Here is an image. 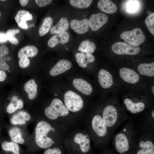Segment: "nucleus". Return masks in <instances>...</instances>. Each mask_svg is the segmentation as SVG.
I'll use <instances>...</instances> for the list:
<instances>
[{
	"mask_svg": "<svg viewBox=\"0 0 154 154\" xmlns=\"http://www.w3.org/2000/svg\"><path fill=\"white\" fill-rule=\"evenodd\" d=\"M51 126L44 121H39L35 130V141L37 145L41 148L46 149L50 147L54 142L47 135L50 130Z\"/></svg>",
	"mask_w": 154,
	"mask_h": 154,
	"instance_id": "f257e3e1",
	"label": "nucleus"
},
{
	"mask_svg": "<svg viewBox=\"0 0 154 154\" xmlns=\"http://www.w3.org/2000/svg\"><path fill=\"white\" fill-rule=\"evenodd\" d=\"M44 112L47 117L54 120L59 116L67 115L69 111L60 100L55 99L52 101L50 105L45 109Z\"/></svg>",
	"mask_w": 154,
	"mask_h": 154,
	"instance_id": "f03ea898",
	"label": "nucleus"
},
{
	"mask_svg": "<svg viewBox=\"0 0 154 154\" xmlns=\"http://www.w3.org/2000/svg\"><path fill=\"white\" fill-rule=\"evenodd\" d=\"M64 99L66 108L70 111H78L83 107V101L81 97L72 91L69 90L65 93Z\"/></svg>",
	"mask_w": 154,
	"mask_h": 154,
	"instance_id": "7ed1b4c3",
	"label": "nucleus"
},
{
	"mask_svg": "<svg viewBox=\"0 0 154 154\" xmlns=\"http://www.w3.org/2000/svg\"><path fill=\"white\" fill-rule=\"evenodd\" d=\"M120 37L126 42L138 46L143 43L145 40L144 34L139 28H136L131 31H124L121 34Z\"/></svg>",
	"mask_w": 154,
	"mask_h": 154,
	"instance_id": "20e7f679",
	"label": "nucleus"
},
{
	"mask_svg": "<svg viewBox=\"0 0 154 154\" xmlns=\"http://www.w3.org/2000/svg\"><path fill=\"white\" fill-rule=\"evenodd\" d=\"M112 49L114 53L119 55H134L138 54L140 50L139 46L121 42L114 44L112 46Z\"/></svg>",
	"mask_w": 154,
	"mask_h": 154,
	"instance_id": "39448f33",
	"label": "nucleus"
},
{
	"mask_svg": "<svg viewBox=\"0 0 154 154\" xmlns=\"http://www.w3.org/2000/svg\"><path fill=\"white\" fill-rule=\"evenodd\" d=\"M118 114L116 108L112 105L107 106L102 113V119L105 125L108 127L114 126L116 123Z\"/></svg>",
	"mask_w": 154,
	"mask_h": 154,
	"instance_id": "423d86ee",
	"label": "nucleus"
},
{
	"mask_svg": "<svg viewBox=\"0 0 154 154\" xmlns=\"http://www.w3.org/2000/svg\"><path fill=\"white\" fill-rule=\"evenodd\" d=\"M107 15L102 13H98L92 15L89 20V26L94 31L100 29L108 21Z\"/></svg>",
	"mask_w": 154,
	"mask_h": 154,
	"instance_id": "0eeeda50",
	"label": "nucleus"
},
{
	"mask_svg": "<svg viewBox=\"0 0 154 154\" xmlns=\"http://www.w3.org/2000/svg\"><path fill=\"white\" fill-rule=\"evenodd\" d=\"M92 125L94 131L98 136L104 137L107 133V127L105 125L102 117L100 115H96L93 117Z\"/></svg>",
	"mask_w": 154,
	"mask_h": 154,
	"instance_id": "6e6552de",
	"label": "nucleus"
},
{
	"mask_svg": "<svg viewBox=\"0 0 154 154\" xmlns=\"http://www.w3.org/2000/svg\"><path fill=\"white\" fill-rule=\"evenodd\" d=\"M121 77L125 82L135 84L139 80V75L133 70L126 68H122L119 71Z\"/></svg>",
	"mask_w": 154,
	"mask_h": 154,
	"instance_id": "1a4fd4ad",
	"label": "nucleus"
},
{
	"mask_svg": "<svg viewBox=\"0 0 154 154\" xmlns=\"http://www.w3.org/2000/svg\"><path fill=\"white\" fill-rule=\"evenodd\" d=\"M71 28L76 33L82 34L88 31L89 29V20L85 19L80 21L73 19L70 23Z\"/></svg>",
	"mask_w": 154,
	"mask_h": 154,
	"instance_id": "9d476101",
	"label": "nucleus"
},
{
	"mask_svg": "<svg viewBox=\"0 0 154 154\" xmlns=\"http://www.w3.org/2000/svg\"><path fill=\"white\" fill-rule=\"evenodd\" d=\"M33 16L28 11L22 10L19 11L15 17V20L18 26L23 29H27L28 27L26 21L32 20Z\"/></svg>",
	"mask_w": 154,
	"mask_h": 154,
	"instance_id": "9b49d317",
	"label": "nucleus"
},
{
	"mask_svg": "<svg viewBox=\"0 0 154 154\" xmlns=\"http://www.w3.org/2000/svg\"><path fill=\"white\" fill-rule=\"evenodd\" d=\"M72 66V64L69 61L65 59L61 60L51 69L50 74L52 76L58 75L70 69Z\"/></svg>",
	"mask_w": 154,
	"mask_h": 154,
	"instance_id": "f8f14e48",
	"label": "nucleus"
},
{
	"mask_svg": "<svg viewBox=\"0 0 154 154\" xmlns=\"http://www.w3.org/2000/svg\"><path fill=\"white\" fill-rule=\"evenodd\" d=\"M98 78L100 85L104 88H110L113 84L112 75L105 70L102 69L100 70L98 74Z\"/></svg>",
	"mask_w": 154,
	"mask_h": 154,
	"instance_id": "ddd939ff",
	"label": "nucleus"
},
{
	"mask_svg": "<svg viewBox=\"0 0 154 154\" xmlns=\"http://www.w3.org/2000/svg\"><path fill=\"white\" fill-rule=\"evenodd\" d=\"M70 35L68 32L65 31L58 34L52 36L48 42V46L52 48L59 44H64L68 42L70 39Z\"/></svg>",
	"mask_w": 154,
	"mask_h": 154,
	"instance_id": "4468645a",
	"label": "nucleus"
},
{
	"mask_svg": "<svg viewBox=\"0 0 154 154\" xmlns=\"http://www.w3.org/2000/svg\"><path fill=\"white\" fill-rule=\"evenodd\" d=\"M115 144L117 150L119 153H123L129 149L128 140L126 135L123 133H119L116 135Z\"/></svg>",
	"mask_w": 154,
	"mask_h": 154,
	"instance_id": "2eb2a0df",
	"label": "nucleus"
},
{
	"mask_svg": "<svg viewBox=\"0 0 154 154\" xmlns=\"http://www.w3.org/2000/svg\"><path fill=\"white\" fill-rule=\"evenodd\" d=\"M72 83L76 89L84 94L89 95L92 93V89L91 85L82 79H74Z\"/></svg>",
	"mask_w": 154,
	"mask_h": 154,
	"instance_id": "dca6fc26",
	"label": "nucleus"
},
{
	"mask_svg": "<svg viewBox=\"0 0 154 154\" xmlns=\"http://www.w3.org/2000/svg\"><path fill=\"white\" fill-rule=\"evenodd\" d=\"M38 50L37 48L33 45H28L21 48L19 51L18 56L20 59L22 58L29 59L37 54Z\"/></svg>",
	"mask_w": 154,
	"mask_h": 154,
	"instance_id": "f3484780",
	"label": "nucleus"
},
{
	"mask_svg": "<svg viewBox=\"0 0 154 154\" xmlns=\"http://www.w3.org/2000/svg\"><path fill=\"white\" fill-rule=\"evenodd\" d=\"M98 7L102 11L108 14H113L117 10L116 5L109 0H100L98 3Z\"/></svg>",
	"mask_w": 154,
	"mask_h": 154,
	"instance_id": "a211bd4d",
	"label": "nucleus"
},
{
	"mask_svg": "<svg viewBox=\"0 0 154 154\" xmlns=\"http://www.w3.org/2000/svg\"><path fill=\"white\" fill-rule=\"evenodd\" d=\"M69 27L68 21L67 18L62 17L56 25L50 29V33L51 34H58L66 31Z\"/></svg>",
	"mask_w": 154,
	"mask_h": 154,
	"instance_id": "6ab92c4d",
	"label": "nucleus"
},
{
	"mask_svg": "<svg viewBox=\"0 0 154 154\" xmlns=\"http://www.w3.org/2000/svg\"><path fill=\"white\" fill-rule=\"evenodd\" d=\"M74 142L79 144L82 151L86 153L89 150L90 146V140L87 138L86 135H83L81 133L76 134L74 139Z\"/></svg>",
	"mask_w": 154,
	"mask_h": 154,
	"instance_id": "aec40b11",
	"label": "nucleus"
},
{
	"mask_svg": "<svg viewBox=\"0 0 154 154\" xmlns=\"http://www.w3.org/2000/svg\"><path fill=\"white\" fill-rule=\"evenodd\" d=\"M124 103L126 106L128 110L133 114H136L143 111L145 108V104L142 102L135 103L128 98L125 99Z\"/></svg>",
	"mask_w": 154,
	"mask_h": 154,
	"instance_id": "412c9836",
	"label": "nucleus"
},
{
	"mask_svg": "<svg viewBox=\"0 0 154 154\" xmlns=\"http://www.w3.org/2000/svg\"><path fill=\"white\" fill-rule=\"evenodd\" d=\"M37 85L33 79L27 81L24 85V89L27 92L29 98L32 100L35 98L37 94Z\"/></svg>",
	"mask_w": 154,
	"mask_h": 154,
	"instance_id": "4be33fe9",
	"label": "nucleus"
},
{
	"mask_svg": "<svg viewBox=\"0 0 154 154\" xmlns=\"http://www.w3.org/2000/svg\"><path fill=\"white\" fill-rule=\"evenodd\" d=\"M30 119L31 116L27 113L20 111L12 116L10 121L14 125H22L25 124L26 121H29Z\"/></svg>",
	"mask_w": 154,
	"mask_h": 154,
	"instance_id": "5701e85b",
	"label": "nucleus"
},
{
	"mask_svg": "<svg viewBox=\"0 0 154 154\" xmlns=\"http://www.w3.org/2000/svg\"><path fill=\"white\" fill-rule=\"evenodd\" d=\"M138 71L143 75L149 77L154 76V62L149 63H142L137 67Z\"/></svg>",
	"mask_w": 154,
	"mask_h": 154,
	"instance_id": "b1692460",
	"label": "nucleus"
},
{
	"mask_svg": "<svg viewBox=\"0 0 154 154\" xmlns=\"http://www.w3.org/2000/svg\"><path fill=\"white\" fill-rule=\"evenodd\" d=\"M139 146L141 149L137 152V154H154V145L151 141H141Z\"/></svg>",
	"mask_w": 154,
	"mask_h": 154,
	"instance_id": "393cba45",
	"label": "nucleus"
},
{
	"mask_svg": "<svg viewBox=\"0 0 154 154\" xmlns=\"http://www.w3.org/2000/svg\"><path fill=\"white\" fill-rule=\"evenodd\" d=\"M95 49V43L88 39L81 42L78 47V50L84 53L92 54L94 52Z\"/></svg>",
	"mask_w": 154,
	"mask_h": 154,
	"instance_id": "a878e982",
	"label": "nucleus"
},
{
	"mask_svg": "<svg viewBox=\"0 0 154 154\" xmlns=\"http://www.w3.org/2000/svg\"><path fill=\"white\" fill-rule=\"evenodd\" d=\"M9 135L12 141L16 143L23 144L24 140L22 137L20 129L17 127H13L9 131Z\"/></svg>",
	"mask_w": 154,
	"mask_h": 154,
	"instance_id": "bb28decb",
	"label": "nucleus"
},
{
	"mask_svg": "<svg viewBox=\"0 0 154 154\" xmlns=\"http://www.w3.org/2000/svg\"><path fill=\"white\" fill-rule=\"evenodd\" d=\"M53 23V19L50 17H46L40 28L39 34L41 37L46 34L49 31Z\"/></svg>",
	"mask_w": 154,
	"mask_h": 154,
	"instance_id": "cd10ccee",
	"label": "nucleus"
},
{
	"mask_svg": "<svg viewBox=\"0 0 154 154\" xmlns=\"http://www.w3.org/2000/svg\"><path fill=\"white\" fill-rule=\"evenodd\" d=\"M1 147L5 151H11L13 154H19V147L17 143L14 142L4 141L2 144Z\"/></svg>",
	"mask_w": 154,
	"mask_h": 154,
	"instance_id": "c85d7f7f",
	"label": "nucleus"
},
{
	"mask_svg": "<svg viewBox=\"0 0 154 154\" xmlns=\"http://www.w3.org/2000/svg\"><path fill=\"white\" fill-rule=\"evenodd\" d=\"M140 6L139 1L138 0H128L125 5V9L129 13H133L137 12Z\"/></svg>",
	"mask_w": 154,
	"mask_h": 154,
	"instance_id": "c756f323",
	"label": "nucleus"
},
{
	"mask_svg": "<svg viewBox=\"0 0 154 154\" xmlns=\"http://www.w3.org/2000/svg\"><path fill=\"white\" fill-rule=\"evenodd\" d=\"M93 0H70V3L72 6L80 9L89 7Z\"/></svg>",
	"mask_w": 154,
	"mask_h": 154,
	"instance_id": "7c9ffc66",
	"label": "nucleus"
},
{
	"mask_svg": "<svg viewBox=\"0 0 154 154\" xmlns=\"http://www.w3.org/2000/svg\"><path fill=\"white\" fill-rule=\"evenodd\" d=\"M20 32V30L18 29H9L8 30L6 33V35L8 40L11 43L14 44H17L19 43L17 39L15 37L16 34Z\"/></svg>",
	"mask_w": 154,
	"mask_h": 154,
	"instance_id": "2f4dec72",
	"label": "nucleus"
},
{
	"mask_svg": "<svg viewBox=\"0 0 154 154\" xmlns=\"http://www.w3.org/2000/svg\"><path fill=\"white\" fill-rule=\"evenodd\" d=\"M75 57L77 63L80 67L85 68L87 67L88 63L85 54L82 52L77 53L75 55Z\"/></svg>",
	"mask_w": 154,
	"mask_h": 154,
	"instance_id": "473e14b6",
	"label": "nucleus"
},
{
	"mask_svg": "<svg viewBox=\"0 0 154 154\" xmlns=\"http://www.w3.org/2000/svg\"><path fill=\"white\" fill-rule=\"evenodd\" d=\"M145 25L149 32L154 35V13L150 14L145 20Z\"/></svg>",
	"mask_w": 154,
	"mask_h": 154,
	"instance_id": "72a5a7b5",
	"label": "nucleus"
},
{
	"mask_svg": "<svg viewBox=\"0 0 154 154\" xmlns=\"http://www.w3.org/2000/svg\"><path fill=\"white\" fill-rule=\"evenodd\" d=\"M18 97L13 96L11 101L7 108V111L9 113H12L19 109L17 102Z\"/></svg>",
	"mask_w": 154,
	"mask_h": 154,
	"instance_id": "f704fd0d",
	"label": "nucleus"
},
{
	"mask_svg": "<svg viewBox=\"0 0 154 154\" xmlns=\"http://www.w3.org/2000/svg\"><path fill=\"white\" fill-rule=\"evenodd\" d=\"M11 60V58L9 57H0V69L3 70H8L9 66L6 61Z\"/></svg>",
	"mask_w": 154,
	"mask_h": 154,
	"instance_id": "c9c22d12",
	"label": "nucleus"
},
{
	"mask_svg": "<svg viewBox=\"0 0 154 154\" xmlns=\"http://www.w3.org/2000/svg\"><path fill=\"white\" fill-rule=\"evenodd\" d=\"M30 63V59L28 58H22L19 59V66L22 68L28 67Z\"/></svg>",
	"mask_w": 154,
	"mask_h": 154,
	"instance_id": "e433bc0d",
	"label": "nucleus"
},
{
	"mask_svg": "<svg viewBox=\"0 0 154 154\" xmlns=\"http://www.w3.org/2000/svg\"><path fill=\"white\" fill-rule=\"evenodd\" d=\"M44 154H62L60 150L58 148L55 147L52 149H48L44 152Z\"/></svg>",
	"mask_w": 154,
	"mask_h": 154,
	"instance_id": "4c0bfd02",
	"label": "nucleus"
},
{
	"mask_svg": "<svg viewBox=\"0 0 154 154\" xmlns=\"http://www.w3.org/2000/svg\"><path fill=\"white\" fill-rule=\"evenodd\" d=\"M36 4L40 7H44L51 3V0H36L35 1Z\"/></svg>",
	"mask_w": 154,
	"mask_h": 154,
	"instance_id": "58836bf2",
	"label": "nucleus"
},
{
	"mask_svg": "<svg viewBox=\"0 0 154 154\" xmlns=\"http://www.w3.org/2000/svg\"><path fill=\"white\" fill-rule=\"evenodd\" d=\"M9 52V50L6 46L2 45L0 47V57H5Z\"/></svg>",
	"mask_w": 154,
	"mask_h": 154,
	"instance_id": "ea45409f",
	"label": "nucleus"
},
{
	"mask_svg": "<svg viewBox=\"0 0 154 154\" xmlns=\"http://www.w3.org/2000/svg\"><path fill=\"white\" fill-rule=\"evenodd\" d=\"M86 58L87 62L88 64L94 62L95 59L94 56L90 53L86 54Z\"/></svg>",
	"mask_w": 154,
	"mask_h": 154,
	"instance_id": "a19ab883",
	"label": "nucleus"
},
{
	"mask_svg": "<svg viewBox=\"0 0 154 154\" xmlns=\"http://www.w3.org/2000/svg\"><path fill=\"white\" fill-rule=\"evenodd\" d=\"M7 40L8 38L6 34L0 33V42H5Z\"/></svg>",
	"mask_w": 154,
	"mask_h": 154,
	"instance_id": "79ce46f5",
	"label": "nucleus"
},
{
	"mask_svg": "<svg viewBox=\"0 0 154 154\" xmlns=\"http://www.w3.org/2000/svg\"><path fill=\"white\" fill-rule=\"evenodd\" d=\"M6 77V74L5 72L0 70V82L5 80Z\"/></svg>",
	"mask_w": 154,
	"mask_h": 154,
	"instance_id": "37998d69",
	"label": "nucleus"
},
{
	"mask_svg": "<svg viewBox=\"0 0 154 154\" xmlns=\"http://www.w3.org/2000/svg\"><path fill=\"white\" fill-rule=\"evenodd\" d=\"M29 1L28 0H20L19 1L20 4L23 7L25 6L28 3Z\"/></svg>",
	"mask_w": 154,
	"mask_h": 154,
	"instance_id": "c03bdc74",
	"label": "nucleus"
},
{
	"mask_svg": "<svg viewBox=\"0 0 154 154\" xmlns=\"http://www.w3.org/2000/svg\"><path fill=\"white\" fill-rule=\"evenodd\" d=\"M17 102L19 105V109L22 108L23 106V103L22 100L20 99H18Z\"/></svg>",
	"mask_w": 154,
	"mask_h": 154,
	"instance_id": "a18cd8bd",
	"label": "nucleus"
},
{
	"mask_svg": "<svg viewBox=\"0 0 154 154\" xmlns=\"http://www.w3.org/2000/svg\"><path fill=\"white\" fill-rule=\"evenodd\" d=\"M152 116L153 118H154V110H153L152 112Z\"/></svg>",
	"mask_w": 154,
	"mask_h": 154,
	"instance_id": "49530a36",
	"label": "nucleus"
},
{
	"mask_svg": "<svg viewBox=\"0 0 154 154\" xmlns=\"http://www.w3.org/2000/svg\"><path fill=\"white\" fill-rule=\"evenodd\" d=\"M152 92L153 94H154V86H153L152 88Z\"/></svg>",
	"mask_w": 154,
	"mask_h": 154,
	"instance_id": "de8ad7c7",
	"label": "nucleus"
},
{
	"mask_svg": "<svg viewBox=\"0 0 154 154\" xmlns=\"http://www.w3.org/2000/svg\"><path fill=\"white\" fill-rule=\"evenodd\" d=\"M50 130H51L52 131H55L54 129V128L52 127H51L50 128Z\"/></svg>",
	"mask_w": 154,
	"mask_h": 154,
	"instance_id": "09e8293b",
	"label": "nucleus"
},
{
	"mask_svg": "<svg viewBox=\"0 0 154 154\" xmlns=\"http://www.w3.org/2000/svg\"><path fill=\"white\" fill-rule=\"evenodd\" d=\"M0 1H5V0H0Z\"/></svg>",
	"mask_w": 154,
	"mask_h": 154,
	"instance_id": "8fccbe9b",
	"label": "nucleus"
},
{
	"mask_svg": "<svg viewBox=\"0 0 154 154\" xmlns=\"http://www.w3.org/2000/svg\"><path fill=\"white\" fill-rule=\"evenodd\" d=\"M126 129H124V131H126Z\"/></svg>",
	"mask_w": 154,
	"mask_h": 154,
	"instance_id": "3c124183",
	"label": "nucleus"
},
{
	"mask_svg": "<svg viewBox=\"0 0 154 154\" xmlns=\"http://www.w3.org/2000/svg\"><path fill=\"white\" fill-rule=\"evenodd\" d=\"M1 12H0V17L1 16Z\"/></svg>",
	"mask_w": 154,
	"mask_h": 154,
	"instance_id": "603ef678",
	"label": "nucleus"
}]
</instances>
